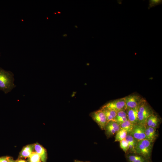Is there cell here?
Masks as SVG:
<instances>
[{
    "instance_id": "obj_20",
    "label": "cell",
    "mask_w": 162,
    "mask_h": 162,
    "mask_svg": "<svg viewBox=\"0 0 162 162\" xmlns=\"http://www.w3.org/2000/svg\"><path fill=\"white\" fill-rule=\"evenodd\" d=\"M120 147L126 154L127 153L128 149V143L125 139L120 142Z\"/></svg>"
},
{
    "instance_id": "obj_11",
    "label": "cell",
    "mask_w": 162,
    "mask_h": 162,
    "mask_svg": "<svg viewBox=\"0 0 162 162\" xmlns=\"http://www.w3.org/2000/svg\"><path fill=\"white\" fill-rule=\"evenodd\" d=\"M34 149L35 152L40 156L42 162H46L47 159V153L46 149L38 143L34 144Z\"/></svg>"
},
{
    "instance_id": "obj_6",
    "label": "cell",
    "mask_w": 162,
    "mask_h": 162,
    "mask_svg": "<svg viewBox=\"0 0 162 162\" xmlns=\"http://www.w3.org/2000/svg\"><path fill=\"white\" fill-rule=\"evenodd\" d=\"M90 115L100 129L104 130L107 121L106 116L103 111L100 109L92 112Z\"/></svg>"
},
{
    "instance_id": "obj_27",
    "label": "cell",
    "mask_w": 162,
    "mask_h": 162,
    "mask_svg": "<svg viewBox=\"0 0 162 162\" xmlns=\"http://www.w3.org/2000/svg\"><path fill=\"white\" fill-rule=\"evenodd\" d=\"M81 162H89V161H85V162H84V161H81Z\"/></svg>"
},
{
    "instance_id": "obj_10",
    "label": "cell",
    "mask_w": 162,
    "mask_h": 162,
    "mask_svg": "<svg viewBox=\"0 0 162 162\" xmlns=\"http://www.w3.org/2000/svg\"><path fill=\"white\" fill-rule=\"evenodd\" d=\"M128 120L133 125L138 123V108L126 110Z\"/></svg>"
},
{
    "instance_id": "obj_1",
    "label": "cell",
    "mask_w": 162,
    "mask_h": 162,
    "mask_svg": "<svg viewBox=\"0 0 162 162\" xmlns=\"http://www.w3.org/2000/svg\"><path fill=\"white\" fill-rule=\"evenodd\" d=\"M14 74L0 67V91L5 94L10 92L16 87Z\"/></svg>"
},
{
    "instance_id": "obj_26",
    "label": "cell",
    "mask_w": 162,
    "mask_h": 162,
    "mask_svg": "<svg viewBox=\"0 0 162 162\" xmlns=\"http://www.w3.org/2000/svg\"><path fill=\"white\" fill-rule=\"evenodd\" d=\"M74 162H81V161L77 160H74Z\"/></svg>"
},
{
    "instance_id": "obj_9",
    "label": "cell",
    "mask_w": 162,
    "mask_h": 162,
    "mask_svg": "<svg viewBox=\"0 0 162 162\" xmlns=\"http://www.w3.org/2000/svg\"><path fill=\"white\" fill-rule=\"evenodd\" d=\"M125 156L128 162H152L151 160L136 153L127 154Z\"/></svg>"
},
{
    "instance_id": "obj_17",
    "label": "cell",
    "mask_w": 162,
    "mask_h": 162,
    "mask_svg": "<svg viewBox=\"0 0 162 162\" xmlns=\"http://www.w3.org/2000/svg\"><path fill=\"white\" fill-rule=\"evenodd\" d=\"M116 134L115 141L120 142L125 139L128 133L126 131L120 129Z\"/></svg>"
},
{
    "instance_id": "obj_5",
    "label": "cell",
    "mask_w": 162,
    "mask_h": 162,
    "mask_svg": "<svg viewBox=\"0 0 162 162\" xmlns=\"http://www.w3.org/2000/svg\"><path fill=\"white\" fill-rule=\"evenodd\" d=\"M146 126L139 124L134 125L132 130L128 134H130L138 142L146 139L145 132Z\"/></svg>"
},
{
    "instance_id": "obj_8",
    "label": "cell",
    "mask_w": 162,
    "mask_h": 162,
    "mask_svg": "<svg viewBox=\"0 0 162 162\" xmlns=\"http://www.w3.org/2000/svg\"><path fill=\"white\" fill-rule=\"evenodd\" d=\"M120 129L119 125L115 121H111L107 122L104 130L106 136L109 138L114 135Z\"/></svg>"
},
{
    "instance_id": "obj_4",
    "label": "cell",
    "mask_w": 162,
    "mask_h": 162,
    "mask_svg": "<svg viewBox=\"0 0 162 162\" xmlns=\"http://www.w3.org/2000/svg\"><path fill=\"white\" fill-rule=\"evenodd\" d=\"M102 107L113 110L116 113L121 111L126 110L127 109L124 98L110 101Z\"/></svg>"
},
{
    "instance_id": "obj_3",
    "label": "cell",
    "mask_w": 162,
    "mask_h": 162,
    "mask_svg": "<svg viewBox=\"0 0 162 162\" xmlns=\"http://www.w3.org/2000/svg\"><path fill=\"white\" fill-rule=\"evenodd\" d=\"M154 113V112L151 107L146 101L144 100L138 107V124L146 125L147 119Z\"/></svg>"
},
{
    "instance_id": "obj_18",
    "label": "cell",
    "mask_w": 162,
    "mask_h": 162,
    "mask_svg": "<svg viewBox=\"0 0 162 162\" xmlns=\"http://www.w3.org/2000/svg\"><path fill=\"white\" fill-rule=\"evenodd\" d=\"M29 162H40V158L39 155L35 152H33L29 157Z\"/></svg>"
},
{
    "instance_id": "obj_19",
    "label": "cell",
    "mask_w": 162,
    "mask_h": 162,
    "mask_svg": "<svg viewBox=\"0 0 162 162\" xmlns=\"http://www.w3.org/2000/svg\"><path fill=\"white\" fill-rule=\"evenodd\" d=\"M125 139L128 143L131 144L135 148L138 141L133 137L129 134H128Z\"/></svg>"
},
{
    "instance_id": "obj_13",
    "label": "cell",
    "mask_w": 162,
    "mask_h": 162,
    "mask_svg": "<svg viewBox=\"0 0 162 162\" xmlns=\"http://www.w3.org/2000/svg\"><path fill=\"white\" fill-rule=\"evenodd\" d=\"M34 149V144H30L25 146L21 152L20 157L21 158L29 157Z\"/></svg>"
},
{
    "instance_id": "obj_7",
    "label": "cell",
    "mask_w": 162,
    "mask_h": 162,
    "mask_svg": "<svg viewBox=\"0 0 162 162\" xmlns=\"http://www.w3.org/2000/svg\"><path fill=\"white\" fill-rule=\"evenodd\" d=\"M127 109L138 108L144 99L137 94H131L124 97ZM126 109V110H127Z\"/></svg>"
},
{
    "instance_id": "obj_16",
    "label": "cell",
    "mask_w": 162,
    "mask_h": 162,
    "mask_svg": "<svg viewBox=\"0 0 162 162\" xmlns=\"http://www.w3.org/2000/svg\"><path fill=\"white\" fill-rule=\"evenodd\" d=\"M134 125L128 120L119 125L120 129L126 131L128 133H129L132 130Z\"/></svg>"
},
{
    "instance_id": "obj_29",
    "label": "cell",
    "mask_w": 162,
    "mask_h": 162,
    "mask_svg": "<svg viewBox=\"0 0 162 162\" xmlns=\"http://www.w3.org/2000/svg\"><path fill=\"white\" fill-rule=\"evenodd\" d=\"M0 55H1V54H0Z\"/></svg>"
},
{
    "instance_id": "obj_12",
    "label": "cell",
    "mask_w": 162,
    "mask_h": 162,
    "mask_svg": "<svg viewBox=\"0 0 162 162\" xmlns=\"http://www.w3.org/2000/svg\"><path fill=\"white\" fill-rule=\"evenodd\" d=\"M159 122V120L158 116L154 113L147 119L146 125L156 129L158 127Z\"/></svg>"
},
{
    "instance_id": "obj_22",
    "label": "cell",
    "mask_w": 162,
    "mask_h": 162,
    "mask_svg": "<svg viewBox=\"0 0 162 162\" xmlns=\"http://www.w3.org/2000/svg\"><path fill=\"white\" fill-rule=\"evenodd\" d=\"M162 0H150L149 1L148 9L157 5L161 4Z\"/></svg>"
},
{
    "instance_id": "obj_30",
    "label": "cell",
    "mask_w": 162,
    "mask_h": 162,
    "mask_svg": "<svg viewBox=\"0 0 162 162\" xmlns=\"http://www.w3.org/2000/svg\"></svg>"
},
{
    "instance_id": "obj_14",
    "label": "cell",
    "mask_w": 162,
    "mask_h": 162,
    "mask_svg": "<svg viewBox=\"0 0 162 162\" xmlns=\"http://www.w3.org/2000/svg\"><path fill=\"white\" fill-rule=\"evenodd\" d=\"M127 120L128 119L126 110L121 111L117 112L114 121L120 125Z\"/></svg>"
},
{
    "instance_id": "obj_21",
    "label": "cell",
    "mask_w": 162,
    "mask_h": 162,
    "mask_svg": "<svg viewBox=\"0 0 162 162\" xmlns=\"http://www.w3.org/2000/svg\"><path fill=\"white\" fill-rule=\"evenodd\" d=\"M147 127L149 130L153 141L154 142L156 140V138L158 136L156 129L151 127L148 126H147Z\"/></svg>"
},
{
    "instance_id": "obj_2",
    "label": "cell",
    "mask_w": 162,
    "mask_h": 162,
    "mask_svg": "<svg viewBox=\"0 0 162 162\" xmlns=\"http://www.w3.org/2000/svg\"><path fill=\"white\" fill-rule=\"evenodd\" d=\"M153 143V142L147 139L138 141L135 148V153L151 160Z\"/></svg>"
},
{
    "instance_id": "obj_15",
    "label": "cell",
    "mask_w": 162,
    "mask_h": 162,
    "mask_svg": "<svg viewBox=\"0 0 162 162\" xmlns=\"http://www.w3.org/2000/svg\"><path fill=\"white\" fill-rule=\"evenodd\" d=\"M100 109L104 113L106 117L107 122L110 121H114L116 115V112L102 107Z\"/></svg>"
},
{
    "instance_id": "obj_28",
    "label": "cell",
    "mask_w": 162,
    "mask_h": 162,
    "mask_svg": "<svg viewBox=\"0 0 162 162\" xmlns=\"http://www.w3.org/2000/svg\"><path fill=\"white\" fill-rule=\"evenodd\" d=\"M63 36H67V35L66 34H65L64 35H63Z\"/></svg>"
},
{
    "instance_id": "obj_23",
    "label": "cell",
    "mask_w": 162,
    "mask_h": 162,
    "mask_svg": "<svg viewBox=\"0 0 162 162\" xmlns=\"http://www.w3.org/2000/svg\"><path fill=\"white\" fill-rule=\"evenodd\" d=\"M10 157L5 156L0 158V162H8Z\"/></svg>"
},
{
    "instance_id": "obj_25",
    "label": "cell",
    "mask_w": 162,
    "mask_h": 162,
    "mask_svg": "<svg viewBox=\"0 0 162 162\" xmlns=\"http://www.w3.org/2000/svg\"><path fill=\"white\" fill-rule=\"evenodd\" d=\"M8 162H16V161L13 160V159L10 157Z\"/></svg>"
},
{
    "instance_id": "obj_24",
    "label": "cell",
    "mask_w": 162,
    "mask_h": 162,
    "mask_svg": "<svg viewBox=\"0 0 162 162\" xmlns=\"http://www.w3.org/2000/svg\"><path fill=\"white\" fill-rule=\"evenodd\" d=\"M16 162H26V161L22 160H19L16 161Z\"/></svg>"
}]
</instances>
